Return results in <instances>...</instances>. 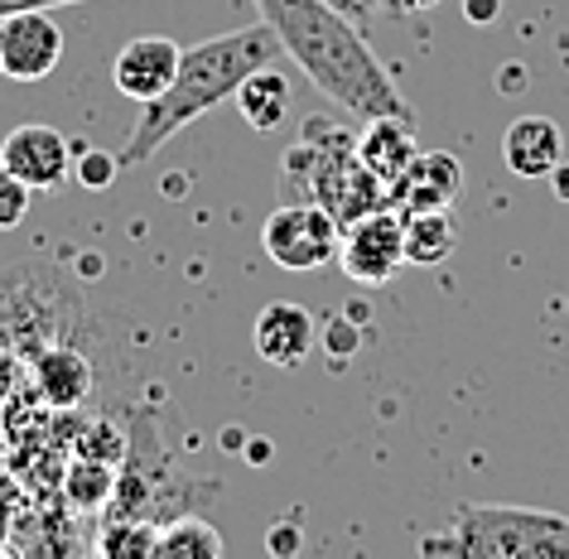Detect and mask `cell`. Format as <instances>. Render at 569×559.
Here are the masks:
<instances>
[{
    "label": "cell",
    "mask_w": 569,
    "mask_h": 559,
    "mask_svg": "<svg viewBox=\"0 0 569 559\" xmlns=\"http://www.w3.org/2000/svg\"><path fill=\"white\" fill-rule=\"evenodd\" d=\"M270 545H276V550H295L300 536H295V530H280V536H270Z\"/></svg>",
    "instance_id": "27"
},
{
    "label": "cell",
    "mask_w": 569,
    "mask_h": 559,
    "mask_svg": "<svg viewBox=\"0 0 569 559\" xmlns=\"http://www.w3.org/2000/svg\"><path fill=\"white\" fill-rule=\"evenodd\" d=\"M0 78H6V68H0Z\"/></svg>",
    "instance_id": "29"
},
{
    "label": "cell",
    "mask_w": 569,
    "mask_h": 559,
    "mask_svg": "<svg viewBox=\"0 0 569 559\" xmlns=\"http://www.w3.org/2000/svg\"><path fill=\"white\" fill-rule=\"evenodd\" d=\"M82 295L53 266H16L0 276V348L34 357L49 342H73Z\"/></svg>",
    "instance_id": "5"
},
{
    "label": "cell",
    "mask_w": 569,
    "mask_h": 559,
    "mask_svg": "<svg viewBox=\"0 0 569 559\" xmlns=\"http://www.w3.org/2000/svg\"><path fill=\"white\" fill-rule=\"evenodd\" d=\"M117 174H121V164H117V154H107V150H88L78 160V183H88V189H107Z\"/></svg>",
    "instance_id": "22"
},
{
    "label": "cell",
    "mask_w": 569,
    "mask_h": 559,
    "mask_svg": "<svg viewBox=\"0 0 569 559\" xmlns=\"http://www.w3.org/2000/svg\"><path fill=\"white\" fill-rule=\"evenodd\" d=\"M237 111H241V121L251 126L256 136H270L276 126L284 121V111H290V82H284V73H276V68H256V73L237 88Z\"/></svg>",
    "instance_id": "17"
},
{
    "label": "cell",
    "mask_w": 569,
    "mask_h": 559,
    "mask_svg": "<svg viewBox=\"0 0 569 559\" xmlns=\"http://www.w3.org/2000/svg\"><path fill=\"white\" fill-rule=\"evenodd\" d=\"M63 63V30L53 10H20L0 20V68L10 82H39Z\"/></svg>",
    "instance_id": "9"
},
{
    "label": "cell",
    "mask_w": 569,
    "mask_h": 559,
    "mask_svg": "<svg viewBox=\"0 0 569 559\" xmlns=\"http://www.w3.org/2000/svg\"><path fill=\"white\" fill-rule=\"evenodd\" d=\"M276 53H284V49H280V39H276V30H270L266 20L247 24V30H227L218 39H203V44L183 49L174 82H169L154 102L140 107V121L131 126V136H126L117 164L136 169V164L154 160V150H164L169 140L183 131V126H193L198 117H208L212 107L232 102L241 82H247L256 68H266Z\"/></svg>",
    "instance_id": "2"
},
{
    "label": "cell",
    "mask_w": 569,
    "mask_h": 559,
    "mask_svg": "<svg viewBox=\"0 0 569 559\" xmlns=\"http://www.w3.org/2000/svg\"><path fill=\"white\" fill-rule=\"evenodd\" d=\"M453 232L449 212H406V266H439L453 251Z\"/></svg>",
    "instance_id": "19"
},
{
    "label": "cell",
    "mask_w": 569,
    "mask_h": 559,
    "mask_svg": "<svg viewBox=\"0 0 569 559\" xmlns=\"http://www.w3.org/2000/svg\"><path fill=\"white\" fill-rule=\"evenodd\" d=\"M502 160L517 179H550L565 164V136L550 117H517L502 136Z\"/></svg>",
    "instance_id": "15"
},
{
    "label": "cell",
    "mask_w": 569,
    "mask_h": 559,
    "mask_svg": "<svg viewBox=\"0 0 569 559\" xmlns=\"http://www.w3.org/2000/svg\"><path fill=\"white\" fill-rule=\"evenodd\" d=\"M154 555L160 559H218L222 555V536H218V526L203 521V516H174L164 530H160V540H154Z\"/></svg>",
    "instance_id": "18"
},
{
    "label": "cell",
    "mask_w": 569,
    "mask_h": 559,
    "mask_svg": "<svg viewBox=\"0 0 569 559\" xmlns=\"http://www.w3.org/2000/svg\"><path fill=\"white\" fill-rule=\"evenodd\" d=\"M284 203H319L329 208L338 227L362 222L367 212L387 208V183L362 164L358 136L329 117H309L300 126V140L284 150Z\"/></svg>",
    "instance_id": "3"
},
{
    "label": "cell",
    "mask_w": 569,
    "mask_h": 559,
    "mask_svg": "<svg viewBox=\"0 0 569 559\" xmlns=\"http://www.w3.org/2000/svg\"><path fill=\"white\" fill-rule=\"evenodd\" d=\"M256 352H261L266 367H280V371H295L309 352L319 348V323L305 305H290V299H276L256 313Z\"/></svg>",
    "instance_id": "13"
},
{
    "label": "cell",
    "mask_w": 569,
    "mask_h": 559,
    "mask_svg": "<svg viewBox=\"0 0 569 559\" xmlns=\"http://www.w3.org/2000/svg\"><path fill=\"white\" fill-rule=\"evenodd\" d=\"M34 367V391L49 400L53 410H73L92 396V362L88 352H78V342H49L30 357Z\"/></svg>",
    "instance_id": "14"
},
{
    "label": "cell",
    "mask_w": 569,
    "mask_h": 559,
    "mask_svg": "<svg viewBox=\"0 0 569 559\" xmlns=\"http://www.w3.org/2000/svg\"><path fill=\"white\" fill-rule=\"evenodd\" d=\"M338 266L358 285H387L406 266V212L387 203V208L367 212L362 222L343 227Z\"/></svg>",
    "instance_id": "8"
},
{
    "label": "cell",
    "mask_w": 569,
    "mask_h": 559,
    "mask_svg": "<svg viewBox=\"0 0 569 559\" xmlns=\"http://www.w3.org/2000/svg\"><path fill=\"white\" fill-rule=\"evenodd\" d=\"M179 59H183V49L174 44V39L140 34V39H131V44H121V53L111 59V82H117V92L136 97V102L146 107L174 82Z\"/></svg>",
    "instance_id": "12"
},
{
    "label": "cell",
    "mask_w": 569,
    "mask_h": 559,
    "mask_svg": "<svg viewBox=\"0 0 569 559\" xmlns=\"http://www.w3.org/2000/svg\"><path fill=\"white\" fill-rule=\"evenodd\" d=\"M550 179H555V189H560V198H569V164H560Z\"/></svg>",
    "instance_id": "28"
},
{
    "label": "cell",
    "mask_w": 569,
    "mask_h": 559,
    "mask_svg": "<svg viewBox=\"0 0 569 559\" xmlns=\"http://www.w3.org/2000/svg\"><path fill=\"white\" fill-rule=\"evenodd\" d=\"M59 6H82V0H0V20L20 16V10H59Z\"/></svg>",
    "instance_id": "24"
},
{
    "label": "cell",
    "mask_w": 569,
    "mask_h": 559,
    "mask_svg": "<svg viewBox=\"0 0 569 559\" xmlns=\"http://www.w3.org/2000/svg\"><path fill=\"white\" fill-rule=\"evenodd\" d=\"M463 10H468L473 24H492L497 16H502V0H463Z\"/></svg>",
    "instance_id": "25"
},
{
    "label": "cell",
    "mask_w": 569,
    "mask_h": 559,
    "mask_svg": "<svg viewBox=\"0 0 569 559\" xmlns=\"http://www.w3.org/2000/svg\"><path fill=\"white\" fill-rule=\"evenodd\" d=\"M439 0H396V10H401V16H425V10H435Z\"/></svg>",
    "instance_id": "26"
},
{
    "label": "cell",
    "mask_w": 569,
    "mask_h": 559,
    "mask_svg": "<svg viewBox=\"0 0 569 559\" xmlns=\"http://www.w3.org/2000/svg\"><path fill=\"white\" fill-rule=\"evenodd\" d=\"M0 160H6L16 174L30 183L34 193H49V189H63L68 179H73V146H68V136L59 126H16V131L6 136V146H0Z\"/></svg>",
    "instance_id": "10"
},
{
    "label": "cell",
    "mask_w": 569,
    "mask_h": 559,
    "mask_svg": "<svg viewBox=\"0 0 569 559\" xmlns=\"http://www.w3.org/2000/svg\"><path fill=\"white\" fill-rule=\"evenodd\" d=\"M174 501H183V482L169 472V458L160 449V425L150 410L131 415V443L121 453L117 492L107 501V521H150L169 526L174 521Z\"/></svg>",
    "instance_id": "6"
},
{
    "label": "cell",
    "mask_w": 569,
    "mask_h": 559,
    "mask_svg": "<svg viewBox=\"0 0 569 559\" xmlns=\"http://www.w3.org/2000/svg\"><path fill=\"white\" fill-rule=\"evenodd\" d=\"M338 247H343V227L319 203H280L261 222V251L280 270H319L338 261Z\"/></svg>",
    "instance_id": "7"
},
{
    "label": "cell",
    "mask_w": 569,
    "mask_h": 559,
    "mask_svg": "<svg viewBox=\"0 0 569 559\" xmlns=\"http://www.w3.org/2000/svg\"><path fill=\"white\" fill-rule=\"evenodd\" d=\"M251 6L261 10L280 49L300 63L319 97H329L338 111L358 121L410 117L401 88L381 68L372 44L362 39V24L348 10H338L333 0H251Z\"/></svg>",
    "instance_id": "1"
},
{
    "label": "cell",
    "mask_w": 569,
    "mask_h": 559,
    "mask_svg": "<svg viewBox=\"0 0 569 559\" xmlns=\"http://www.w3.org/2000/svg\"><path fill=\"white\" fill-rule=\"evenodd\" d=\"M463 198V164L449 150H425L387 189V203L401 212H449Z\"/></svg>",
    "instance_id": "11"
},
{
    "label": "cell",
    "mask_w": 569,
    "mask_h": 559,
    "mask_svg": "<svg viewBox=\"0 0 569 559\" xmlns=\"http://www.w3.org/2000/svg\"><path fill=\"white\" fill-rule=\"evenodd\" d=\"M358 154L372 174L387 183L401 179L410 164H416V117H377V121H362V136H358Z\"/></svg>",
    "instance_id": "16"
},
{
    "label": "cell",
    "mask_w": 569,
    "mask_h": 559,
    "mask_svg": "<svg viewBox=\"0 0 569 559\" xmlns=\"http://www.w3.org/2000/svg\"><path fill=\"white\" fill-rule=\"evenodd\" d=\"M111 492H117V468H111L107 458L78 453V463L68 468V501L82 511H102Z\"/></svg>",
    "instance_id": "20"
},
{
    "label": "cell",
    "mask_w": 569,
    "mask_h": 559,
    "mask_svg": "<svg viewBox=\"0 0 569 559\" xmlns=\"http://www.w3.org/2000/svg\"><path fill=\"white\" fill-rule=\"evenodd\" d=\"M338 10H348L358 24H367V20H377V16H387V10H396V0H333Z\"/></svg>",
    "instance_id": "23"
},
{
    "label": "cell",
    "mask_w": 569,
    "mask_h": 559,
    "mask_svg": "<svg viewBox=\"0 0 569 559\" xmlns=\"http://www.w3.org/2000/svg\"><path fill=\"white\" fill-rule=\"evenodd\" d=\"M30 198H34V189L6 160H0V232H10V227L24 222V212H30Z\"/></svg>",
    "instance_id": "21"
},
{
    "label": "cell",
    "mask_w": 569,
    "mask_h": 559,
    "mask_svg": "<svg viewBox=\"0 0 569 559\" xmlns=\"http://www.w3.org/2000/svg\"><path fill=\"white\" fill-rule=\"evenodd\" d=\"M420 555L449 559H569V516L540 507H478L463 501L449 530L420 536Z\"/></svg>",
    "instance_id": "4"
}]
</instances>
